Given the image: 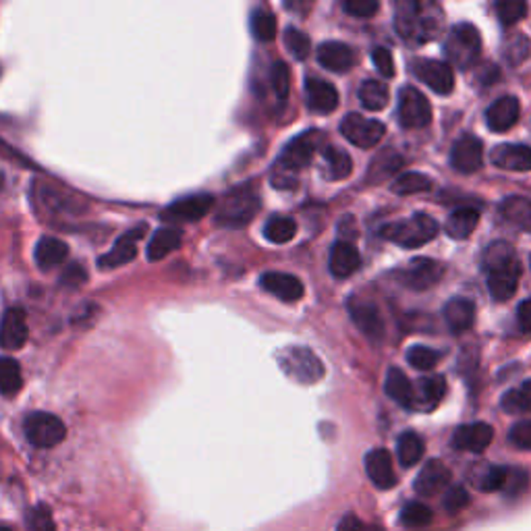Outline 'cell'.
Instances as JSON below:
<instances>
[{"label": "cell", "instance_id": "cell-59", "mask_svg": "<svg viewBox=\"0 0 531 531\" xmlns=\"http://www.w3.org/2000/svg\"><path fill=\"white\" fill-rule=\"evenodd\" d=\"M3 187H5V174L0 172V191H3Z\"/></svg>", "mask_w": 531, "mask_h": 531}, {"label": "cell", "instance_id": "cell-20", "mask_svg": "<svg viewBox=\"0 0 531 531\" xmlns=\"http://www.w3.org/2000/svg\"><path fill=\"white\" fill-rule=\"evenodd\" d=\"M305 98L307 107H310L313 113L328 115L339 107L337 88L324 79H318V77H310V79L305 81Z\"/></svg>", "mask_w": 531, "mask_h": 531}, {"label": "cell", "instance_id": "cell-26", "mask_svg": "<svg viewBox=\"0 0 531 531\" xmlns=\"http://www.w3.org/2000/svg\"><path fill=\"white\" fill-rule=\"evenodd\" d=\"M328 266H331L332 276L349 278V276L355 275V272L359 270L361 256H359V251L355 249L353 243L339 241V243H334L332 249H331Z\"/></svg>", "mask_w": 531, "mask_h": 531}, {"label": "cell", "instance_id": "cell-24", "mask_svg": "<svg viewBox=\"0 0 531 531\" xmlns=\"http://www.w3.org/2000/svg\"><path fill=\"white\" fill-rule=\"evenodd\" d=\"M519 100H517L515 96H502L486 110V123L492 131H508L517 121H519Z\"/></svg>", "mask_w": 531, "mask_h": 531}, {"label": "cell", "instance_id": "cell-60", "mask_svg": "<svg viewBox=\"0 0 531 531\" xmlns=\"http://www.w3.org/2000/svg\"><path fill=\"white\" fill-rule=\"evenodd\" d=\"M0 531H13V529L6 527V526H0Z\"/></svg>", "mask_w": 531, "mask_h": 531}, {"label": "cell", "instance_id": "cell-2", "mask_svg": "<svg viewBox=\"0 0 531 531\" xmlns=\"http://www.w3.org/2000/svg\"><path fill=\"white\" fill-rule=\"evenodd\" d=\"M438 233V222L428 214H414L405 220L390 222L382 227L380 235L390 243H396L398 247L415 249L432 241Z\"/></svg>", "mask_w": 531, "mask_h": 531}, {"label": "cell", "instance_id": "cell-49", "mask_svg": "<svg viewBox=\"0 0 531 531\" xmlns=\"http://www.w3.org/2000/svg\"><path fill=\"white\" fill-rule=\"evenodd\" d=\"M289 67L284 62H276L272 65V73H270V83H272V92L278 98V102H284L286 96H289Z\"/></svg>", "mask_w": 531, "mask_h": 531}, {"label": "cell", "instance_id": "cell-42", "mask_svg": "<svg viewBox=\"0 0 531 531\" xmlns=\"http://www.w3.org/2000/svg\"><path fill=\"white\" fill-rule=\"evenodd\" d=\"M249 25H251V33H254L256 40L270 42V40H275V36H276V19L270 11L256 9L254 13H251Z\"/></svg>", "mask_w": 531, "mask_h": 531}, {"label": "cell", "instance_id": "cell-17", "mask_svg": "<svg viewBox=\"0 0 531 531\" xmlns=\"http://www.w3.org/2000/svg\"><path fill=\"white\" fill-rule=\"evenodd\" d=\"M366 473L372 480V484L380 490H390L396 486V473L393 465V457L388 451L374 449L366 455Z\"/></svg>", "mask_w": 531, "mask_h": 531}, {"label": "cell", "instance_id": "cell-19", "mask_svg": "<svg viewBox=\"0 0 531 531\" xmlns=\"http://www.w3.org/2000/svg\"><path fill=\"white\" fill-rule=\"evenodd\" d=\"M492 164L502 171H531V148L523 144H500L492 150Z\"/></svg>", "mask_w": 531, "mask_h": 531}, {"label": "cell", "instance_id": "cell-14", "mask_svg": "<svg viewBox=\"0 0 531 531\" xmlns=\"http://www.w3.org/2000/svg\"><path fill=\"white\" fill-rule=\"evenodd\" d=\"M144 235L145 227L131 228L129 233H125L121 239L115 243L113 249H110L107 256H102L100 260H98V266H100L102 270H113L118 268V266L133 262L137 257V241L144 239Z\"/></svg>", "mask_w": 531, "mask_h": 531}, {"label": "cell", "instance_id": "cell-54", "mask_svg": "<svg viewBox=\"0 0 531 531\" xmlns=\"http://www.w3.org/2000/svg\"><path fill=\"white\" fill-rule=\"evenodd\" d=\"M372 61L378 71L382 73V77H395V61H393V54H390L388 48H374L372 52Z\"/></svg>", "mask_w": 531, "mask_h": 531}, {"label": "cell", "instance_id": "cell-47", "mask_svg": "<svg viewBox=\"0 0 531 531\" xmlns=\"http://www.w3.org/2000/svg\"><path fill=\"white\" fill-rule=\"evenodd\" d=\"M403 158L396 156L395 152H384L382 156H378L372 163V169H369V177L372 179H387L388 174H393L395 171L401 169Z\"/></svg>", "mask_w": 531, "mask_h": 531}, {"label": "cell", "instance_id": "cell-35", "mask_svg": "<svg viewBox=\"0 0 531 531\" xmlns=\"http://www.w3.org/2000/svg\"><path fill=\"white\" fill-rule=\"evenodd\" d=\"M425 444L424 440L415 432H405V434L398 436L396 440V457L398 463L403 467H414L424 457Z\"/></svg>", "mask_w": 531, "mask_h": 531}, {"label": "cell", "instance_id": "cell-7", "mask_svg": "<svg viewBox=\"0 0 531 531\" xmlns=\"http://www.w3.org/2000/svg\"><path fill=\"white\" fill-rule=\"evenodd\" d=\"M23 430L30 444L38 446V449H52V446L61 444L67 436V428L62 424V419L52 414H44V411H36V414L27 415L23 422Z\"/></svg>", "mask_w": 531, "mask_h": 531}, {"label": "cell", "instance_id": "cell-18", "mask_svg": "<svg viewBox=\"0 0 531 531\" xmlns=\"http://www.w3.org/2000/svg\"><path fill=\"white\" fill-rule=\"evenodd\" d=\"M451 484V470L440 459H432L422 467V471L414 481V488L422 496H434L442 492Z\"/></svg>", "mask_w": 531, "mask_h": 531}, {"label": "cell", "instance_id": "cell-9", "mask_svg": "<svg viewBox=\"0 0 531 531\" xmlns=\"http://www.w3.org/2000/svg\"><path fill=\"white\" fill-rule=\"evenodd\" d=\"M398 121L405 129H422L432 123V107L419 89L403 88L398 92Z\"/></svg>", "mask_w": 531, "mask_h": 531}, {"label": "cell", "instance_id": "cell-31", "mask_svg": "<svg viewBox=\"0 0 531 531\" xmlns=\"http://www.w3.org/2000/svg\"><path fill=\"white\" fill-rule=\"evenodd\" d=\"M384 390L387 395L393 398L395 403L401 405V407L414 411V387L407 376H405L398 368H390L387 374V382H384Z\"/></svg>", "mask_w": 531, "mask_h": 531}, {"label": "cell", "instance_id": "cell-37", "mask_svg": "<svg viewBox=\"0 0 531 531\" xmlns=\"http://www.w3.org/2000/svg\"><path fill=\"white\" fill-rule=\"evenodd\" d=\"M359 102L366 110L378 113L388 104V86L380 79H366L359 86Z\"/></svg>", "mask_w": 531, "mask_h": 531}, {"label": "cell", "instance_id": "cell-29", "mask_svg": "<svg viewBox=\"0 0 531 531\" xmlns=\"http://www.w3.org/2000/svg\"><path fill=\"white\" fill-rule=\"evenodd\" d=\"M500 214L508 225L531 233V200L521 195H511L500 204Z\"/></svg>", "mask_w": 531, "mask_h": 531}, {"label": "cell", "instance_id": "cell-12", "mask_svg": "<svg viewBox=\"0 0 531 531\" xmlns=\"http://www.w3.org/2000/svg\"><path fill=\"white\" fill-rule=\"evenodd\" d=\"M30 339V326H27V316L21 307H11L3 313L0 320V349L17 351Z\"/></svg>", "mask_w": 531, "mask_h": 531}, {"label": "cell", "instance_id": "cell-27", "mask_svg": "<svg viewBox=\"0 0 531 531\" xmlns=\"http://www.w3.org/2000/svg\"><path fill=\"white\" fill-rule=\"evenodd\" d=\"M444 320L452 332H465L470 331L475 322V305L470 299H451L444 305Z\"/></svg>", "mask_w": 531, "mask_h": 531}, {"label": "cell", "instance_id": "cell-23", "mask_svg": "<svg viewBox=\"0 0 531 531\" xmlns=\"http://www.w3.org/2000/svg\"><path fill=\"white\" fill-rule=\"evenodd\" d=\"M440 276H442V266L434 260H428V257H417L401 275L403 283L415 291L430 289L432 284L438 283Z\"/></svg>", "mask_w": 531, "mask_h": 531}, {"label": "cell", "instance_id": "cell-16", "mask_svg": "<svg viewBox=\"0 0 531 531\" xmlns=\"http://www.w3.org/2000/svg\"><path fill=\"white\" fill-rule=\"evenodd\" d=\"M349 313H351V320L355 322V326H358L368 339L380 340L384 337L382 313L372 302L351 299V302H349Z\"/></svg>", "mask_w": 531, "mask_h": 531}, {"label": "cell", "instance_id": "cell-36", "mask_svg": "<svg viewBox=\"0 0 531 531\" xmlns=\"http://www.w3.org/2000/svg\"><path fill=\"white\" fill-rule=\"evenodd\" d=\"M519 286V270H507V272H492L488 276V291L496 302H508Z\"/></svg>", "mask_w": 531, "mask_h": 531}, {"label": "cell", "instance_id": "cell-55", "mask_svg": "<svg viewBox=\"0 0 531 531\" xmlns=\"http://www.w3.org/2000/svg\"><path fill=\"white\" fill-rule=\"evenodd\" d=\"M337 531H384V529L380 526H374V523L361 521L359 517L355 515H347L340 519Z\"/></svg>", "mask_w": 531, "mask_h": 531}, {"label": "cell", "instance_id": "cell-13", "mask_svg": "<svg viewBox=\"0 0 531 531\" xmlns=\"http://www.w3.org/2000/svg\"><path fill=\"white\" fill-rule=\"evenodd\" d=\"M451 164L457 172L463 174L480 171L484 164V144L473 135H463L452 145Z\"/></svg>", "mask_w": 531, "mask_h": 531}, {"label": "cell", "instance_id": "cell-58", "mask_svg": "<svg viewBox=\"0 0 531 531\" xmlns=\"http://www.w3.org/2000/svg\"><path fill=\"white\" fill-rule=\"evenodd\" d=\"M83 281H86V272H83L79 264H73L62 276V284H81Z\"/></svg>", "mask_w": 531, "mask_h": 531}, {"label": "cell", "instance_id": "cell-48", "mask_svg": "<svg viewBox=\"0 0 531 531\" xmlns=\"http://www.w3.org/2000/svg\"><path fill=\"white\" fill-rule=\"evenodd\" d=\"M496 13H498L502 25H515L526 17L527 5L521 3V0H502V3L496 5Z\"/></svg>", "mask_w": 531, "mask_h": 531}, {"label": "cell", "instance_id": "cell-38", "mask_svg": "<svg viewBox=\"0 0 531 531\" xmlns=\"http://www.w3.org/2000/svg\"><path fill=\"white\" fill-rule=\"evenodd\" d=\"M23 387V376L15 359L0 358V395L15 396Z\"/></svg>", "mask_w": 531, "mask_h": 531}, {"label": "cell", "instance_id": "cell-40", "mask_svg": "<svg viewBox=\"0 0 531 531\" xmlns=\"http://www.w3.org/2000/svg\"><path fill=\"white\" fill-rule=\"evenodd\" d=\"M502 409L507 414H531V380H526L519 388L505 393Z\"/></svg>", "mask_w": 531, "mask_h": 531}, {"label": "cell", "instance_id": "cell-22", "mask_svg": "<svg viewBox=\"0 0 531 531\" xmlns=\"http://www.w3.org/2000/svg\"><path fill=\"white\" fill-rule=\"evenodd\" d=\"M318 62L332 73H347L355 65V51L342 42H324L318 48Z\"/></svg>", "mask_w": 531, "mask_h": 531}, {"label": "cell", "instance_id": "cell-45", "mask_svg": "<svg viewBox=\"0 0 531 531\" xmlns=\"http://www.w3.org/2000/svg\"><path fill=\"white\" fill-rule=\"evenodd\" d=\"M432 513L430 507H425L424 502H409L407 507L403 508L401 513V521L405 527H425L432 523Z\"/></svg>", "mask_w": 531, "mask_h": 531}, {"label": "cell", "instance_id": "cell-34", "mask_svg": "<svg viewBox=\"0 0 531 531\" xmlns=\"http://www.w3.org/2000/svg\"><path fill=\"white\" fill-rule=\"evenodd\" d=\"M324 156V174L331 181H342L353 172V160L345 150L328 145L322 152Z\"/></svg>", "mask_w": 531, "mask_h": 531}, {"label": "cell", "instance_id": "cell-11", "mask_svg": "<svg viewBox=\"0 0 531 531\" xmlns=\"http://www.w3.org/2000/svg\"><path fill=\"white\" fill-rule=\"evenodd\" d=\"M214 198L210 193H193L187 198L172 201L169 208L163 210V220L169 222H195L201 220L212 210Z\"/></svg>", "mask_w": 531, "mask_h": 531}, {"label": "cell", "instance_id": "cell-6", "mask_svg": "<svg viewBox=\"0 0 531 531\" xmlns=\"http://www.w3.org/2000/svg\"><path fill=\"white\" fill-rule=\"evenodd\" d=\"M395 25L403 38L428 42L438 36L440 17L425 15L422 6L415 3H401L396 6Z\"/></svg>", "mask_w": 531, "mask_h": 531}, {"label": "cell", "instance_id": "cell-5", "mask_svg": "<svg viewBox=\"0 0 531 531\" xmlns=\"http://www.w3.org/2000/svg\"><path fill=\"white\" fill-rule=\"evenodd\" d=\"M257 208H260V198L249 185L235 187L220 201L219 212H216V222L225 227H243L254 219Z\"/></svg>", "mask_w": 531, "mask_h": 531}, {"label": "cell", "instance_id": "cell-28", "mask_svg": "<svg viewBox=\"0 0 531 531\" xmlns=\"http://www.w3.org/2000/svg\"><path fill=\"white\" fill-rule=\"evenodd\" d=\"M69 247L67 243H62L57 237H42L33 251V257H36V264L42 270H52L67 260Z\"/></svg>", "mask_w": 531, "mask_h": 531}, {"label": "cell", "instance_id": "cell-57", "mask_svg": "<svg viewBox=\"0 0 531 531\" xmlns=\"http://www.w3.org/2000/svg\"><path fill=\"white\" fill-rule=\"evenodd\" d=\"M517 322L523 332H531V299H526L517 307Z\"/></svg>", "mask_w": 531, "mask_h": 531}, {"label": "cell", "instance_id": "cell-50", "mask_svg": "<svg viewBox=\"0 0 531 531\" xmlns=\"http://www.w3.org/2000/svg\"><path fill=\"white\" fill-rule=\"evenodd\" d=\"M529 488V473L526 470H508L507 467V484L505 492L508 498H517Z\"/></svg>", "mask_w": 531, "mask_h": 531}, {"label": "cell", "instance_id": "cell-25", "mask_svg": "<svg viewBox=\"0 0 531 531\" xmlns=\"http://www.w3.org/2000/svg\"><path fill=\"white\" fill-rule=\"evenodd\" d=\"M446 393L442 376H425L414 387V411H434Z\"/></svg>", "mask_w": 531, "mask_h": 531}, {"label": "cell", "instance_id": "cell-21", "mask_svg": "<svg viewBox=\"0 0 531 531\" xmlns=\"http://www.w3.org/2000/svg\"><path fill=\"white\" fill-rule=\"evenodd\" d=\"M264 291L281 299V302H297L303 297V283L297 276L286 275V272H266L260 278Z\"/></svg>", "mask_w": 531, "mask_h": 531}, {"label": "cell", "instance_id": "cell-51", "mask_svg": "<svg viewBox=\"0 0 531 531\" xmlns=\"http://www.w3.org/2000/svg\"><path fill=\"white\" fill-rule=\"evenodd\" d=\"M508 442L519 451H531V419L517 422L508 432Z\"/></svg>", "mask_w": 531, "mask_h": 531}, {"label": "cell", "instance_id": "cell-52", "mask_svg": "<svg viewBox=\"0 0 531 531\" xmlns=\"http://www.w3.org/2000/svg\"><path fill=\"white\" fill-rule=\"evenodd\" d=\"M467 505H470V492H467L463 486H452L451 490H446L444 508L451 515H457L459 511H463Z\"/></svg>", "mask_w": 531, "mask_h": 531}, {"label": "cell", "instance_id": "cell-30", "mask_svg": "<svg viewBox=\"0 0 531 531\" xmlns=\"http://www.w3.org/2000/svg\"><path fill=\"white\" fill-rule=\"evenodd\" d=\"M484 266L490 272H507V270H519V262H517V254L511 243L498 241L492 243L484 254Z\"/></svg>", "mask_w": 531, "mask_h": 531}, {"label": "cell", "instance_id": "cell-53", "mask_svg": "<svg viewBox=\"0 0 531 531\" xmlns=\"http://www.w3.org/2000/svg\"><path fill=\"white\" fill-rule=\"evenodd\" d=\"M342 9H345L349 15L358 19H369L378 13L380 5L376 3V0H347V3L342 5Z\"/></svg>", "mask_w": 531, "mask_h": 531}, {"label": "cell", "instance_id": "cell-44", "mask_svg": "<svg viewBox=\"0 0 531 531\" xmlns=\"http://www.w3.org/2000/svg\"><path fill=\"white\" fill-rule=\"evenodd\" d=\"M475 484H478V488H481L484 492H502L507 484V467H496V465L484 467Z\"/></svg>", "mask_w": 531, "mask_h": 531}, {"label": "cell", "instance_id": "cell-1", "mask_svg": "<svg viewBox=\"0 0 531 531\" xmlns=\"http://www.w3.org/2000/svg\"><path fill=\"white\" fill-rule=\"evenodd\" d=\"M320 142H322L320 131H307L293 139L281 154V158L276 160L275 169H272V185L278 187V190L295 185L297 172L312 163Z\"/></svg>", "mask_w": 531, "mask_h": 531}, {"label": "cell", "instance_id": "cell-15", "mask_svg": "<svg viewBox=\"0 0 531 531\" xmlns=\"http://www.w3.org/2000/svg\"><path fill=\"white\" fill-rule=\"evenodd\" d=\"M494 438L492 425L484 422H473L459 425L452 434V446L457 451H467V452H484L488 446H490Z\"/></svg>", "mask_w": 531, "mask_h": 531}, {"label": "cell", "instance_id": "cell-41", "mask_svg": "<svg viewBox=\"0 0 531 531\" xmlns=\"http://www.w3.org/2000/svg\"><path fill=\"white\" fill-rule=\"evenodd\" d=\"M432 179L424 172H403L401 177L395 179L393 191L398 195H414L432 190Z\"/></svg>", "mask_w": 531, "mask_h": 531}, {"label": "cell", "instance_id": "cell-56", "mask_svg": "<svg viewBox=\"0 0 531 531\" xmlns=\"http://www.w3.org/2000/svg\"><path fill=\"white\" fill-rule=\"evenodd\" d=\"M32 527H33V531H54L52 517H51V513H48V508L38 507L36 511H33Z\"/></svg>", "mask_w": 531, "mask_h": 531}, {"label": "cell", "instance_id": "cell-8", "mask_svg": "<svg viewBox=\"0 0 531 531\" xmlns=\"http://www.w3.org/2000/svg\"><path fill=\"white\" fill-rule=\"evenodd\" d=\"M340 133L345 135L349 144L358 145L361 150H368L382 142L387 127L380 121H376V118H366L359 113H351L342 118Z\"/></svg>", "mask_w": 531, "mask_h": 531}, {"label": "cell", "instance_id": "cell-43", "mask_svg": "<svg viewBox=\"0 0 531 531\" xmlns=\"http://www.w3.org/2000/svg\"><path fill=\"white\" fill-rule=\"evenodd\" d=\"M440 359H442V353L430 347L415 345L407 351L409 366H414L415 369H422V372H432V369L438 366Z\"/></svg>", "mask_w": 531, "mask_h": 531}, {"label": "cell", "instance_id": "cell-4", "mask_svg": "<svg viewBox=\"0 0 531 531\" xmlns=\"http://www.w3.org/2000/svg\"><path fill=\"white\" fill-rule=\"evenodd\" d=\"M444 52L452 67L470 69L478 62L481 54V36L471 23H457L451 27L446 38Z\"/></svg>", "mask_w": 531, "mask_h": 531}, {"label": "cell", "instance_id": "cell-39", "mask_svg": "<svg viewBox=\"0 0 531 531\" xmlns=\"http://www.w3.org/2000/svg\"><path fill=\"white\" fill-rule=\"evenodd\" d=\"M297 233V222L289 216H275L264 225V237L272 243H286Z\"/></svg>", "mask_w": 531, "mask_h": 531}, {"label": "cell", "instance_id": "cell-46", "mask_svg": "<svg viewBox=\"0 0 531 531\" xmlns=\"http://www.w3.org/2000/svg\"><path fill=\"white\" fill-rule=\"evenodd\" d=\"M284 46L297 61H305L307 54L312 51L310 38H307L302 30H297V27H289V30L284 32Z\"/></svg>", "mask_w": 531, "mask_h": 531}, {"label": "cell", "instance_id": "cell-32", "mask_svg": "<svg viewBox=\"0 0 531 531\" xmlns=\"http://www.w3.org/2000/svg\"><path fill=\"white\" fill-rule=\"evenodd\" d=\"M183 243V233L179 228H160L154 233L150 246H148V260L158 262L177 251Z\"/></svg>", "mask_w": 531, "mask_h": 531}, {"label": "cell", "instance_id": "cell-10", "mask_svg": "<svg viewBox=\"0 0 531 531\" xmlns=\"http://www.w3.org/2000/svg\"><path fill=\"white\" fill-rule=\"evenodd\" d=\"M411 71L419 81L425 83L432 92L446 96L455 88V75L449 62L434 61V59H415L411 62Z\"/></svg>", "mask_w": 531, "mask_h": 531}, {"label": "cell", "instance_id": "cell-33", "mask_svg": "<svg viewBox=\"0 0 531 531\" xmlns=\"http://www.w3.org/2000/svg\"><path fill=\"white\" fill-rule=\"evenodd\" d=\"M478 222H480L478 210L459 208L449 216V220H446V235H449L451 239L463 241L467 239V237H471L475 227H478Z\"/></svg>", "mask_w": 531, "mask_h": 531}, {"label": "cell", "instance_id": "cell-3", "mask_svg": "<svg viewBox=\"0 0 531 531\" xmlns=\"http://www.w3.org/2000/svg\"><path fill=\"white\" fill-rule=\"evenodd\" d=\"M278 366L291 380L299 384H316L324 378V363L307 347H284L276 355Z\"/></svg>", "mask_w": 531, "mask_h": 531}]
</instances>
